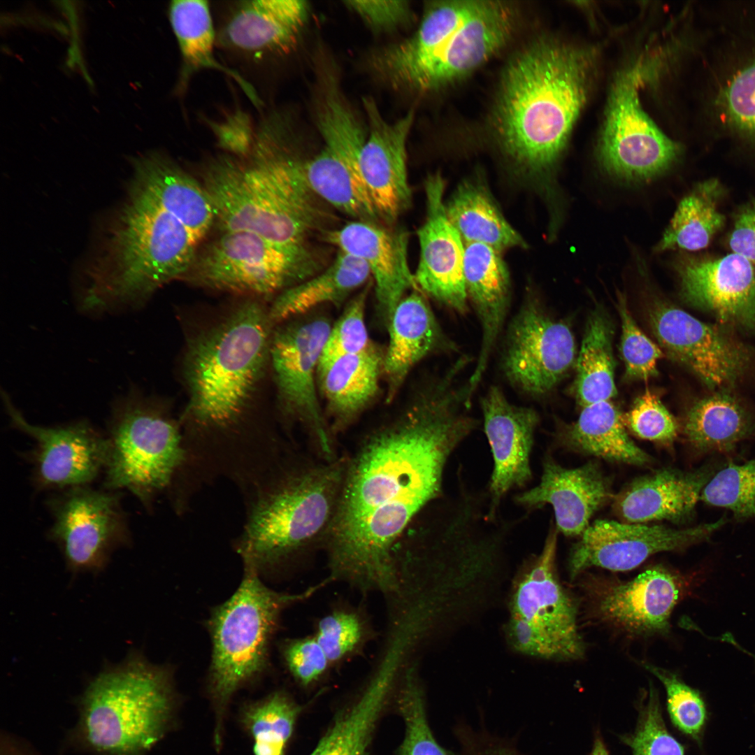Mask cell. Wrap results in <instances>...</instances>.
I'll use <instances>...</instances> for the list:
<instances>
[{
    "label": "cell",
    "mask_w": 755,
    "mask_h": 755,
    "mask_svg": "<svg viewBox=\"0 0 755 755\" xmlns=\"http://www.w3.org/2000/svg\"><path fill=\"white\" fill-rule=\"evenodd\" d=\"M477 425L456 394L428 387L366 438L345 465L326 539L331 579L398 589L397 542L441 496L450 457Z\"/></svg>",
    "instance_id": "obj_1"
},
{
    "label": "cell",
    "mask_w": 755,
    "mask_h": 755,
    "mask_svg": "<svg viewBox=\"0 0 755 755\" xmlns=\"http://www.w3.org/2000/svg\"><path fill=\"white\" fill-rule=\"evenodd\" d=\"M726 242L731 252L755 264V196L745 201L735 212Z\"/></svg>",
    "instance_id": "obj_52"
},
{
    "label": "cell",
    "mask_w": 755,
    "mask_h": 755,
    "mask_svg": "<svg viewBox=\"0 0 755 755\" xmlns=\"http://www.w3.org/2000/svg\"><path fill=\"white\" fill-rule=\"evenodd\" d=\"M390 691L382 684L370 682L360 698L336 718L309 755H366Z\"/></svg>",
    "instance_id": "obj_40"
},
{
    "label": "cell",
    "mask_w": 755,
    "mask_h": 755,
    "mask_svg": "<svg viewBox=\"0 0 755 755\" xmlns=\"http://www.w3.org/2000/svg\"><path fill=\"white\" fill-rule=\"evenodd\" d=\"M325 267L308 243H279L246 231L225 232L196 252L183 278L212 289L267 296L280 294Z\"/></svg>",
    "instance_id": "obj_10"
},
{
    "label": "cell",
    "mask_w": 755,
    "mask_h": 755,
    "mask_svg": "<svg viewBox=\"0 0 755 755\" xmlns=\"http://www.w3.org/2000/svg\"><path fill=\"white\" fill-rule=\"evenodd\" d=\"M284 657L290 673L304 685L316 681L330 663L315 637L291 640L285 647Z\"/></svg>",
    "instance_id": "obj_50"
},
{
    "label": "cell",
    "mask_w": 755,
    "mask_h": 755,
    "mask_svg": "<svg viewBox=\"0 0 755 755\" xmlns=\"http://www.w3.org/2000/svg\"><path fill=\"white\" fill-rule=\"evenodd\" d=\"M108 246L91 268L80 308L99 313L140 305L162 285L183 278L198 243L187 228L130 183Z\"/></svg>",
    "instance_id": "obj_5"
},
{
    "label": "cell",
    "mask_w": 755,
    "mask_h": 755,
    "mask_svg": "<svg viewBox=\"0 0 755 755\" xmlns=\"http://www.w3.org/2000/svg\"><path fill=\"white\" fill-rule=\"evenodd\" d=\"M168 17L182 57L180 87H185L191 76L199 70L219 71L234 80L254 106L261 105L252 85L238 71L216 59L215 34L207 1H173L169 5Z\"/></svg>",
    "instance_id": "obj_36"
},
{
    "label": "cell",
    "mask_w": 755,
    "mask_h": 755,
    "mask_svg": "<svg viewBox=\"0 0 755 755\" xmlns=\"http://www.w3.org/2000/svg\"><path fill=\"white\" fill-rule=\"evenodd\" d=\"M594 50L542 39L509 63L495 110L500 146L521 172L549 174L587 100Z\"/></svg>",
    "instance_id": "obj_3"
},
{
    "label": "cell",
    "mask_w": 755,
    "mask_h": 755,
    "mask_svg": "<svg viewBox=\"0 0 755 755\" xmlns=\"http://www.w3.org/2000/svg\"><path fill=\"white\" fill-rule=\"evenodd\" d=\"M398 706L405 725L396 755H454L435 739L429 725L424 694L412 670L403 677Z\"/></svg>",
    "instance_id": "obj_43"
},
{
    "label": "cell",
    "mask_w": 755,
    "mask_h": 755,
    "mask_svg": "<svg viewBox=\"0 0 755 755\" xmlns=\"http://www.w3.org/2000/svg\"><path fill=\"white\" fill-rule=\"evenodd\" d=\"M119 492L79 486L57 491L48 500L49 537L71 572L99 573L115 549L130 542Z\"/></svg>",
    "instance_id": "obj_13"
},
{
    "label": "cell",
    "mask_w": 755,
    "mask_h": 755,
    "mask_svg": "<svg viewBox=\"0 0 755 755\" xmlns=\"http://www.w3.org/2000/svg\"><path fill=\"white\" fill-rule=\"evenodd\" d=\"M77 706L72 747L85 755H145L170 719L168 673L133 653L92 678Z\"/></svg>",
    "instance_id": "obj_7"
},
{
    "label": "cell",
    "mask_w": 755,
    "mask_h": 755,
    "mask_svg": "<svg viewBox=\"0 0 755 755\" xmlns=\"http://www.w3.org/2000/svg\"><path fill=\"white\" fill-rule=\"evenodd\" d=\"M104 488L129 491L148 510L185 461L180 422L131 387L112 404Z\"/></svg>",
    "instance_id": "obj_8"
},
{
    "label": "cell",
    "mask_w": 755,
    "mask_h": 755,
    "mask_svg": "<svg viewBox=\"0 0 755 755\" xmlns=\"http://www.w3.org/2000/svg\"><path fill=\"white\" fill-rule=\"evenodd\" d=\"M0 755H39L38 753L22 739L2 732L0 738Z\"/></svg>",
    "instance_id": "obj_54"
},
{
    "label": "cell",
    "mask_w": 755,
    "mask_h": 755,
    "mask_svg": "<svg viewBox=\"0 0 755 755\" xmlns=\"http://www.w3.org/2000/svg\"><path fill=\"white\" fill-rule=\"evenodd\" d=\"M244 568L240 586L214 609L209 620L213 643L210 686L220 711L240 686L264 668L282 610L307 598L322 586L297 594L278 593L263 584L256 569Z\"/></svg>",
    "instance_id": "obj_9"
},
{
    "label": "cell",
    "mask_w": 755,
    "mask_h": 755,
    "mask_svg": "<svg viewBox=\"0 0 755 755\" xmlns=\"http://www.w3.org/2000/svg\"><path fill=\"white\" fill-rule=\"evenodd\" d=\"M285 129L268 116L254 129L246 155L220 156L203 168L201 182L222 233L246 231L301 244L329 229L334 217L309 185L306 159Z\"/></svg>",
    "instance_id": "obj_2"
},
{
    "label": "cell",
    "mask_w": 755,
    "mask_h": 755,
    "mask_svg": "<svg viewBox=\"0 0 755 755\" xmlns=\"http://www.w3.org/2000/svg\"><path fill=\"white\" fill-rule=\"evenodd\" d=\"M645 71L646 64L640 61L617 78L598 143L601 166L625 181L653 179L670 168L681 153L680 145L641 106L638 92Z\"/></svg>",
    "instance_id": "obj_12"
},
{
    "label": "cell",
    "mask_w": 755,
    "mask_h": 755,
    "mask_svg": "<svg viewBox=\"0 0 755 755\" xmlns=\"http://www.w3.org/2000/svg\"><path fill=\"white\" fill-rule=\"evenodd\" d=\"M680 295L721 323L755 330V264L729 252L684 253L675 262Z\"/></svg>",
    "instance_id": "obj_20"
},
{
    "label": "cell",
    "mask_w": 755,
    "mask_h": 755,
    "mask_svg": "<svg viewBox=\"0 0 755 755\" xmlns=\"http://www.w3.org/2000/svg\"><path fill=\"white\" fill-rule=\"evenodd\" d=\"M345 6L371 28L387 31L408 22L410 8L405 1H346Z\"/></svg>",
    "instance_id": "obj_51"
},
{
    "label": "cell",
    "mask_w": 755,
    "mask_h": 755,
    "mask_svg": "<svg viewBox=\"0 0 755 755\" xmlns=\"http://www.w3.org/2000/svg\"><path fill=\"white\" fill-rule=\"evenodd\" d=\"M481 409L494 461L488 486V517L495 519L505 495L525 487L532 479L531 455L540 419L534 409L511 403L496 386L482 398Z\"/></svg>",
    "instance_id": "obj_23"
},
{
    "label": "cell",
    "mask_w": 755,
    "mask_h": 755,
    "mask_svg": "<svg viewBox=\"0 0 755 755\" xmlns=\"http://www.w3.org/2000/svg\"><path fill=\"white\" fill-rule=\"evenodd\" d=\"M363 103L369 130L361 152L362 173L380 222L389 226L412 202L406 144L414 114L409 111L389 122L372 98H364Z\"/></svg>",
    "instance_id": "obj_24"
},
{
    "label": "cell",
    "mask_w": 755,
    "mask_h": 755,
    "mask_svg": "<svg viewBox=\"0 0 755 755\" xmlns=\"http://www.w3.org/2000/svg\"><path fill=\"white\" fill-rule=\"evenodd\" d=\"M617 309L621 321V353L626 376L647 380L657 373V363L663 352L637 326L621 294L618 296Z\"/></svg>",
    "instance_id": "obj_45"
},
{
    "label": "cell",
    "mask_w": 755,
    "mask_h": 755,
    "mask_svg": "<svg viewBox=\"0 0 755 755\" xmlns=\"http://www.w3.org/2000/svg\"><path fill=\"white\" fill-rule=\"evenodd\" d=\"M611 496L610 482L596 463L568 468L547 456L540 482L515 496V502L528 510L551 505L558 532L576 536L584 533L593 515Z\"/></svg>",
    "instance_id": "obj_29"
},
{
    "label": "cell",
    "mask_w": 755,
    "mask_h": 755,
    "mask_svg": "<svg viewBox=\"0 0 755 755\" xmlns=\"http://www.w3.org/2000/svg\"><path fill=\"white\" fill-rule=\"evenodd\" d=\"M515 22L514 8L503 1L430 2L416 31L378 52L373 66L396 88L435 89L487 62L508 41Z\"/></svg>",
    "instance_id": "obj_6"
},
{
    "label": "cell",
    "mask_w": 755,
    "mask_h": 755,
    "mask_svg": "<svg viewBox=\"0 0 755 755\" xmlns=\"http://www.w3.org/2000/svg\"><path fill=\"white\" fill-rule=\"evenodd\" d=\"M389 341L383 356L382 375L387 399L397 394L411 370L433 352L454 349L425 298L416 289L396 306L387 325Z\"/></svg>",
    "instance_id": "obj_31"
},
{
    "label": "cell",
    "mask_w": 755,
    "mask_h": 755,
    "mask_svg": "<svg viewBox=\"0 0 755 755\" xmlns=\"http://www.w3.org/2000/svg\"><path fill=\"white\" fill-rule=\"evenodd\" d=\"M285 454L242 492L245 519L235 548L259 573L326 539L345 464L301 466Z\"/></svg>",
    "instance_id": "obj_4"
},
{
    "label": "cell",
    "mask_w": 755,
    "mask_h": 755,
    "mask_svg": "<svg viewBox=\"0 0 755 755\" xmlns=\"http://www.w3.org/2000/svg\"><path fill=\"white\" fill-rule=\"evenodd\" d=\"M631 745L633 755H684L682 745L666 728L656 693L652 688Z\"/></svg>",
    "instance_id": "obj_48"
},
{
    "label": "cell",
    "mask_w": 755,
    "mask_h": 755,
    "mask_svg": "<svg viewBox=\"0 0 755 755\" xmlns=\"http://www.w3.org/2000/svg\"><path fill=\"white\" fill-rule=\"evenodd\" d=\"M556 527H551L540 553L529 560L513 587L510 615L529 621L553 649L556 660L583 658L585 645L577 622L575 600L559 582Z\"/></svg>",
    "instance_id": "obj_18"
},
{
    "label": "cell",
    "mask_w": 755,
    "mask_h": 755,
    "mask_svg": "<svg viewBox=\"0 0 755 755\" xmlns=\"http://www.w3.org/2000/svg\"><path fill=\"white\" fill-rule=\"evenodd\" d=\"M331 327L322 315L280 326L272 333L269 361L280 410L308 429L327 461L333 460V447L318 398L317 370Z\"/></svg>",
    "instance_id": "obj_14"
},
{
    "label": "cell",
    "mask_w": 755,
    "mask_h": 755,
    "mask_svg": "<svg viewBox=\"0 0 755 755\" xmlns=\"http://www.w3.org/2000/svg\"><path fill=\"white\" fill-rule=\"evenodd\" d=\"M507 635L512 647L519 652L538 658L556 660L555 654L550 645L527 620L510 615L507 625Z\"/></svg>",
    "instance_id": "obj_53"
},
{
    "label": "cell",
    "mask_w": 755,
    "mask_h": 755,
    "mask_svg": "<svg viewBox=\"0 0 755 755\" xmlns=\"http://www.w3.org/2000/svg\"><path fill=\"white\" fill-rule=\"evenodd\" d=\"M380 224L353 220L321 235L338 250L359 258L367 265L374 282L379 314L387 325L406 292L417 287L409 266L408 233Z\"/></svg>",
    "instance_id": "obj_26"
},
{
    "label": "cell",
    "mask_w": 755,
    "mask_h": 755,
    "mask_svg": "<svg viewBox=\"0 0 755 755\" xmlns=\"http://www.w3.org/2000/svg\"><path fill=\"white\" fill-rule=\"evenodd\" d=\"M682 433L696 456L735 460L740 445L755 438V417L736 398L719 392L689 408Z\"/></svg>",
    "instance_id": "obj_32"
},
{
    "label": "cell",
    "mask_w": 755,
    "mask_h": 755,
    "mask_svg": "<svg viewBox=\"0 0 755 755\" xmlns=\"http://www.w3.org/2000/svg\"><path fill=\"white\" fill-rule=\"evenodd\" d=\"M308 6L299 0L235 2L219 31L228 51L254 62L286 54L296 45L307 20Z\"/></svg>",
    "instance_id": "obj_28"
},
{
    "label": "cell",
    "mask_w": 755,
    "mask_h": 755,
    "mask_svg": "<svg viewBox=\"0 0 755 755\" xmlns=\"http://www.w3.org/2000/svg\"><path fill=\"white\" fill-rule=\"evenodd\" d=\"M368 292L367 286L347 303L340 317L331 325L318 370L337 359L359 353L372 345L365 320Z\"/></svg>",
    "instance_id": "obj_44"
},
{
    "label": "cell",
    "mask_w": 755,
    "mask_h": 755,
    "mask_svg": "<svg viewBox=\"0 0 755 755\" xmlns=\"http://www.w3.org/2000/svg\"><path fill=\"white\" fill-rule=\"evenodd\" d=\"M575 355L569 326L549 316L535 300L524 302L508 326L502 358L510 382L529 395L545 394L564 377Z\"/></svg>",
    "instance_id": "obj_16"
},
{
    "label": "cell",
    "mask_w": 755,
    "mask_h": 755,
    "mask_svg": "<svg viewBox=\"0 0 755 755\" xmlns=\"http://www.w3.org/2000/svg\"><path fill=\"white\" fill-rule=\"evenodd\" d=\"M700 501L729 511L736 522L755 521V457L721 468L704 487Z\"/></svg>",
    "instance_id": "obj_42"
},
{
    "label": "cell",
    "mask_w": 755,
    "mask_h": 755,
    "mask_svg": "<svg viewBox=\"0 0 755 755\" xmlns=\"http://www.w3.org/2000/svg\"><path fill=\"white\" fill-rule=\"evenodd\" d=\"M299 708L285 694L275 693L250 705L243 721L254 740V755H283Z\"/></svg>",
    "instance_id": "obj_41"
},
{
    "label": "cell",
    "mask_w": 755,
    "mask_h": 755,
    "mask_svg": "<svg viewBox=\"0 0 755 755\" xmlns=\"http://www.w3.org/2000/svg\"><path fill=\"white\" fill-rule=\"evenodd\" d=\"M131 182L181 222L198 244L215 223L213 205L202 182L162 153L136 159Z\"/></svg>",
    "instance_id": "obj_30"
},
{
    "label": "cell",
    "mask_w": 755,
    "mask_h": 755,
    "mask_svg": "<svg viewBox=\"0 0 755 755\" xmlns=\"http://www.w3.org/2000/svg\"><path fill=\"white\" fill-rule=\"evenodd\" d=\"M370 278L363 261L338 250L333 261L319 273L280 293L268 310L269 319L273 325L324 303L340 306Z\"/></svg>",
    "instance_id": "obj_34"
},
{
    "label": "cell",
    "mask_w": 755,
    "mask_h": 755,
    "mask_svg": "<svg viewBox=\"0 0 755 755\" xmlns=\"http://www.w3.org/2000/svg\"><path fill=\"white\" fill-rule=\"evenodd\" d=\"M383 356L372 344L318 370V388L334 424L347 425L373 402L380 390Z\"/></svg>",
    "instance_id": "obj_33"
},
{
    "label": "cell",
    "mask_w": 755,
    "mask_h": 755,
    "mask_svg": "<svg viewBox=\"0 0 755 755\" xmlns=\"http://www.w3.org/2000/svg\"><path fill=\"white\" fill-rule=\"evenodd\" d=\"M623 421L639 438L664 445H671L680 431L677 419L649 389L636 398Z\"/></svg>",
    "instance_id": "obj_47"
},
{
    "label": "cell",
    "mask_w": 755,
    "mask_h": 755,
    "mask_svg": "<svg viewBox=\"0 0 755 755\" xmlns=\"http://www.w3.org/2000/svg\"><path fill=\"white\" fill-rule=\"evenodd\" d=\"M361 635L362 627L357 615L336 611L319 621L315 638L329 662L334 663L350 654L358 645Z\"/></svg>",
    "instance_id": "obj_49"
},
{
    "label": "cell",
    "mask_w": 755,
    "mask_h": 755,
    "mask_svg": "<svg viewBox=\"0 0 755 755\" xmlns=\"http://www.w3.org/2000/svg\"><path fill=\"white\" fill-rule=\"evenodd\" d=\"M652 331L667 354L708 388L733 385L749 364L747 349L727 332L664 302L649 310Z\"/></svg>",
    "instance_id": "obj_19"
},
{
    "label": "cell",
    "mask_w": 755,
    "mask_h": 755,
    "mask_svg": "<svg viewBox=\"0 0 755 755\" xmlns=\"http://www.w3.org/2000/svg\"><path fill=\"white\" fill-rule=\"evenodd\" d=\"M642 666L663 684L668 709L673 723L684 733L696 735L705 721V707L698 692L683 682L675 673L649 663Z\"/></svg>",
    "instance_id": "obj_46"
},
{
    "label": "cell",
    "mask_w": 755,
    "mask_h": 755,
    "mask_svg": "<svg viewBox=\"0 0 755 755\" xmlns=\"http://www.w3.org/2000/svg\"><path fill=\"white\" fill-rule=\"evenodd\" d=\"M683 591L680 575L656 566L626 582L595 584L591 597L601 621L630 635L649 636L668 632Z\"/></svg>",
    "instance_id": "obj_22"
},
{
    "label": "cell",
    "mask_w": 755,
    "mask_h": 755,
    "mask_svg": "<svg viewBox=\"0 0 755 755\" xmlns=\"http://www.w3.org/2000/svg\"><path fill=\"white\" fill-rule=\"evenodd\" d=\"M714 522L673 528L663 525L596 520L573 547L568 566L571 578L591 567L613 571L632 570L661 552L679 551L708 541L728 522Z\"/></svg>",
    "instance_id": "obj_15"
},
{
    "label": "cell",
    "mask_w": 755,
    "mask_h": 755,
    "mask_svg": "<svg viewBox=\"0 0 755 755\" xmlns=\"http://www.w3.org/2000/svg\"><path fill=\"white\" fill-rule=\"evenodd\" d=\"M445 210L465 243H482L500 252L526 246L481 181L466 180L460 183L445 203Z\"/></svg>",
    "instance_id": "obj_38"
},
{
    "label": "cell",
    "mask_w": 755,
    "mask_h": 755,
    "mask_svg": "<svg viewBox=\"0 0 755 755\" xmlns=\"http://www.w3.org/2000/svg\"><path fill=\"white\" fill-rule=\"evenodd\" d=\"M324 145L306 159L305 171L315 193L329 206L354 220L380 223L361 168L367 136L336 87H329L317 113Z\"/></svg>",
    "instance_id": "obj_11"
},
{
    "label": "cell",
    "mask_w": 755,
    "mask_h": 755,
    "mask_svg": "<svg viewBox=\"0 0 755 755\" xmlns=\"http://www.w3.org/2000/svg\"><path fill=\"white\" fill-rule=\"evenodd\" d=\"M726 189L716 178L700 181L679 203L655 247V252L681 250L696 252L706 248L724 228L721 205Z\"/></svg>",
    "instance_id": "obj_37"
},
{
    "label": "cell",
    "mask_w": 755,
    "mask_h": 755,
    "mask_svg": "<svg viewBox=\"0 0 755 755\" xmlns=\"http://www.w3.org/2000/svg\"><path fill=\"white\" fill-rule=\"evenodd\" d=\"M591 755H608L605 746L599 739H597L594 743Z\"/></svg>",
    "instance_id": "obj_55"
},
{
    "label": "cell",
    "mask_w": 755,
    "mask_h": 755,
    "mask_svg": "<svg viewBox=\"0 0 755 755\" xmlns=\"http://www.w3.org/2000/svg\"><path fill=\"white\" fill-rule=\"evenodd\" d=\"M730 461L712 456L693 470L664 468L638 477L616 495L613 509L627 523L686 524L695 516L705 485Z\"/></svg>",
    "instance_id": "obj_27"
},
{
    "label": "cell",
    "mask_w": 755,
    "mask_h": 755,
    "mask_svg": "<svg viewBox=\"0 0 755 755\" xmlns=\"http://www.w3.org/2000/svg\"><path fill=\"white\" fill-rule=\"evenodd\" d=\"M710 68V122L721 134L755 150V23L740 25Z\"/></svg>",
    "instance_id": "obj_25"
},
{
    "label": "cell",
    "mask_w": 755,
    "mask_h": 755,
    "mask_svg": "<svg viewBox=\"0 0 755 755\" xmlns=\"http://www.w3.org/2000/svg\"><path fill=\"white\" fill-rule=\"evenodd\" d=\"M582 408L575 423L558 432L560 445L610 461L640 466L651 463L649 455L629 437L623 416L611 401Z\"/></svg>",
    "instance_id": "obj_35"
},
{
    "label": "cell",
    "mask_w": 755,
    "mask_h": 755,
    "mask_svg": "<svg viewBox=\"0 0 755 755\" xmlns=\"http://www.w3.org/2000/svg\"><path fill=\"white\" fill-rule=\"evenodd\" d=\"M1 397L11 425L35 441L29 458L38 489L59 491L89 485L104 471L109 441L88 421L36 426L26 420L3 390Z\"/></svg>",
    "instance_id": "obj_17"
},
{
    "label": "cell",
    "mask_w": 755,
    "mask_h": 755,
    "mask_svg": "<svg viewBox=\"0 0 755 755\" xmlns=\"http://www.w3.org/2000/svg\"><path fill=\"white\" fill-rule=\"evenodd\" d=\"M424 189L426 215L417 230L419 258L415 281L418 290L463 313L468 300L463 276L465 243L447 215L440 174L430 175Z\"/></svg>",
    "instance_id": "obj_21"
},
{
    "label": "cell",
    "mask_w": 755,
    "mask_h": 755,
    "mask_svg": "<svg viewBox=\"0 0 755 755\" xmlns=\"http://www.w3.org/2000/svg\"><path fill=\"white\" fill-rule=\"evenodd\" d=\"M612 334L607 316L600 309L593 311L587 320L577 361L575 391L582 408L611 401L617 395Z\"/></svg>",
    "instance_id": "obj_39"
}]
</instances>
